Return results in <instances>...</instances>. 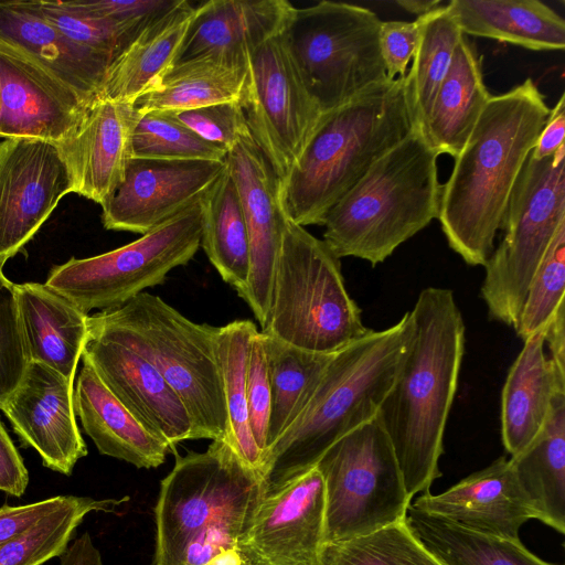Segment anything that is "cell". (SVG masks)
<instances>
[{"mask_svg": "<svg viewBox=\"0 0 565 565\" xmlns=\"http://www.w3.org/2000/svg\"><path fill=\"white\" fill-rule=\"evenodd\" d=\"M531 78L491 96L444 185L437 220L449 247L484 266L514 183L550 116Z\"/></svg>", "mask_w": 565, "mask_h": 565, "instance_id": "6da1fadb", "label": "cell"}, {"mask_svg": "<svg viewBox=\"0 0 565 565\" xmlns=\"http://www.w3.org/2000/svg\"><path fill=\"white\" fill-rule=\"evenodd\" d=\"M413 333L379 417L408 495L429 493L457 391L466 327L451 289H423L409 311Z\"/></svg>", "mask_w": 565, "mask_h": 565, "instance_id": "7a4b0ae2", "label": "cell"}, {"mask_svg": "<svg viewBox=\"0 0 565 565\" xmlns=\"http://www.w3.org/2000/svg\"><path fill=\"white\" fill-rule=\"evenodd\" d=\"M412 333L407 311L390 328L370 329L333 354L308 405L266 452L263 498L312 469L337 440L377 416Z\"/></svg>", "mask_w": 565, "mask_h": 565, "instance_id": "3957f363", "label": "cell"}, {"mask_svg": "<svg viewBox=\"0 0 565 565\" xmlns=\"http://www.w3.org/2000/svg\"><path fill=\"white\" fill-rule=\"evenodd\" d=\"M413 129L404 77L386 79L322 114L280 181L285 216L303 227L323 225L334 204Z\"/></svg>", "mask_w": 565, "mask_h": 565, "instance_id": "277c9868", "label": "cell"}, {"mask_svg": "<svg viewBox=\"0 0 565 565\" xmlns=\"http://www.w3.org/2000/svg\"><path fill=\"white\" fill-rule=\"evenodd\" d=\"M438 154L414 128L329 211L323 241L338 258L373 266L438 217Z\"/></svg>", "mask_w": 565, "mask_h": 565, "instance_id": "5b68a950", "label": "cell"}, {"mask_svg": "<svg viewBox=\"0 0 565 565\" xmlns=\"http://www.w3.org/2000/svg\"><path fill=\"white\" fill-rule=\"evenodd\" d=\"M88 328L147 360L184 403L193 439L225 440L228 418L216 354L217 327L196 323L159 296L88 316Z\"/></svg>", "mask_w": 565, "mask_h": 565, "instance_id": "8992f818", "label": "cell"}, {"mask_svg": "<svg viewBox=\"0 0 565 565\" xmlns=\"http://www.w3.org/2000/svg\"><path fill=\"white\" fill-rule=\"evenodd\" d=\"M338 258L323 239L286 217L269 308L260 332L307 351L334 354L369 332Z\"/></svg>", "mask_w": 565, "mask_h": 565, "instance_id": "52a82bcc", "label": "cell"}, {"mask_svg": "<svg viewBox=\"0 0 565 565\" xmlns=\"http://www.w3.org/2000/svg\"><path fill=\"white\" fill-rule=\"evenodd\" d=\"M381 24L373 11L350 3L324 0L294 8L284 36L322 114L388 79L380 50Z\"/></svg>", "mask_w": 565, "mask_h": 565, "instance_id": "ba28073f", "label": "cell"}, {"mask_svg": "<svg viewBox=\"0 0 565 565\" xmlns=\"http://www.w3.org/2000/svg\"><path fill=\"white\" fill-rule=\"evenodd\" d=\"M565 223V146L527 157L512 189L504 236L484 264L481 297L489 318L515 329L529 288L558 227Z\"/></svg>", "mask_w": 565, "mask_h": 565, "instance_id": "9c48e42d", "label": "cell"}, {"mask_svg": "<svg viewBox=\"0 0 565 565\" xmlns=\"http://www.w3.org/2000/svg\"><path fill=\"white\" fill-rule=\"evenodd\" d=\"M258 471L224 440L203 452L175 454L156 505L154 565H179L188 544L205 530L255 516L262 500Z\"/></svg>", "mask_w": 565, "mask_h": 565, "instance_id": "30bf717a", "label": "cell"}, {"mask_svg": "<svg viewBox=\"0 0 565 565\" xmlns=\"http://www.w3.org/2000/svg\"><path fill=\"white\" fill-rule=\"evenodd\" d=\"M315 467L324 483V544L406 519L412 498L379 414L337 440Z\"/></svg>", "mask_w": 565, "mask_h": 565, "instance_id": "8fae6325", "label": "cell"}, {"mask_svg": "<svg viewBox=\"0 0 565 565\" xmlns=\"http://www.w3.org/2000/svg\"><path fill=\"white\" fill-rule=\"evenodd\" d=\"M199 200L136 241L87 258L54 266L45 286L88 315L111 310L162 285L168 274L186 265L201 247Z\"/></svg>", "mask_w": 565, "mask_h": 565, "instance_id": "7c38bea8", "label": "cell"}, {"mask_svg": "<svg viewBox=\"0 0 565 565\" xmlns=\"http://www.w3.org/2000/svg\"><path fill=\"white\" fill-rule=\"evenodd\" d=\"M238 102L252 138L281 181L322 116L299 75L284 30L248 53Z\"/></svg>", "mask_w": 565, "mask_h": 565, "instance_id": "4fadbf2b", "label": "cell"}, {"mask_svg": "<svg viewBox=\"0 0 565 565\" xmlns=\"http://www.w3.org/2000/svg\"><path fill=\"white\" fill-rule=\"evenodd\" d=\"M71 192L54 142L23 137L0 142V270Z\"/></svg>", "mask_w": 565, "mask_h": 565, "instance_id": "5bb4252c", "label": "cell"}, {"mask_svg": "<svg viewBox=\"0 0 565 565\" xmlns=\"http://www.w3.org/2000/svg\"><path fill=\"white\" fill-rule=\"evenodd\" d=\"M224 168L225 161L131 158L102 205L103 225L143 235L196 202Z\"/></svg>", "mask_w": 565, "mask_h": 565, "instance_id": "9a60e30c", "label": "cell"}, {"mask_svg": "<svg viewBox=\"0 0 565 565\" xmlns=\"http://www.w3.org/2000/svg\"><path fill=\"white\" fill-rule=\"evenodd\" d=\"M225 163L238 190L249 241V279L242 298L263 327L286 221L280 180L249 131L227 152Z\"/></svg>", "mask_w": 565, "mask_h": 565, "instance_id": "2e32d148", "label": "cell"}, {"mask_svg": "<svg viewBox=\"0 0 565 565\" xmlns=\"http://www.w3.org/2000/svg\"><path fill=\"white\" fill-rule=\"evenodd\" d=\"M73 384L56 370L31 361L1 408L21 443L33 448L46 468L65 476L87 455L76 423Z\"/></svg>", "mask_w": 565, "mask_h": 565, "instance_id": "e0dca14e", "label": "cell"}, {"mask_svg": "<svg viewBox=\"0 0 565 565\" xmlns=\"http://www.w3.org/2000/svg\"><path fill=\"white\" fill-rule=\"evenodd\" d=\"M82 360L113 395L154 436L175 452L192 440L189 412L166 380L139 353L88 328Z\"/></svg>", "mask_w": 565, "mask_h": 565, "instance_id": "ac0fdd59", "label": "cell"}, {"mask_svg": "<svg viewBox=\"0 0 565 565\" xmlns=\"http://www.w3.org/2000/svg\"><path fill=\"white\" fill-rule=\"evenodd\" d=\"M324 483L313 467L262 498L247 537L256 565H321Z\"/></svg>", "mask_w": 565, "mask_h": 565, "instance_id": "d6986e66", "label": "cell"}, {"mask_svg": "<svg viewBox=\"0 0 565 565\" xmlns=\"http://www.w3.org/2000/svg\"><path fill=\"white\" fill-rule=\"evenodd\" d=\"M134 105L105 98L93 100L76 126L56 147L72 192L103 205L122 182L132 158Z\"/></svg>", "mask_w": 565, "mask_h": 565, "instance_id": "ffe728a7", "label": "cell"}, {"mask_svg": "<svg viewBox=\"0 0 565 565\" xmlns=\"http://www.w3.org/2000/svg\"><path fill=\"white\" fill-rule=\"evenodd\" d=\"M87 106L24 53L0 42V137L56 143Z\"/></svg>", "mask_w": 565, "mask_h": 565, "instance_id": "44dd1931", "label": "cell"}, {"mask_svg": "<svg viewBox=\"0 0 565 565\" xmlns=\"http://www.w3.org/2000/svg\"><path fill=\"white\" fill-rule=\"evenodd\" d=\"M411 505L468 531L512 541H521V526L533 519L504 456L439 494L417 497Z\"/></svg>", "mask_w": 565, "mask_h": 565, "instance_id": "7402d4cb", "label": "cell"}, {"mask_svg": "<svg viewBox=\"0 0 565 565\" xmlns=\"http://www.w3.org/2000/svg\"><path fill=\"white\" fill-rule=\"evenodd\" d=\"M0 42L24 53L87 105L98 97L113 63L63 34L43 15L38 0L0 1Z\"/></svg>", "mask_w": 565, "mask_h": 565, "instance_id": "603a6c76", "label": "cell"}, {"mask_svg": "<svg viewBox=\"0 0 565 565\" xmlns=\"http://www.w3.org/2000/svg\"><path fill=\"white\" fill-rule=\"evenodd\" d=\"M286 0H210L194 15L173 62L212 56L246 66L248 53L281 32L294 10Z\"/></svg>", "mask_w": 565, "mask_h": 565, "instance_id": "cb8c5ba5", "label": "cell"}, {"mask_svg": "<svg viewBox=\"0 0 565 565\" xmlns=\"http://www.w3.org/2000/svg\"><path fill=\"white\" fill-rule=\"evenodd\" d=\"M544 329L524 340L501 394V437L511 457L525 449L543 428L554 396L565 392V373L544 351Z\"/></svg>", "mask_w": 565, "mask_h": 565, "instance_id": "d4e9b609", "label": "cell"}, {"mask_svg": "<svg viewBox=\"0 0 565 565\" xmlns=\"http://www.w3.org/2000/svg\"><path fill=\"white\" fill-rule=\"evenodd\" d=\"M75 415L102 455L137 468H157L171 451L104 385L85 361L73 394Z\"/></svg>", "mask_w": 565, "mask_h": 565, "instance_id": "484cf974", "label": "cell"}, {"mask_svg": "<svg viewBox=\"0 0 565 565\" xmlns=\"http://www.w3.org/2000/svg\"><path fill=\"white\" fill-rule=\"evenodd\" d=\"M30 362L74 381L88 335V316L45 284H14Z\"/></svg>", "mask_w": 565, "mask_h": 565, "instance_id": "4316f807", "label": "cell"}, {"mask_svg": "<svg viewBox=\"0 0 565 565\" xmlns=\"http://www.w3.org/2000/svg\"><path fill=\"white\" fill-rule=\"evenodd\" d=\"M490 97L483 82L481 57L463 35L422 129L429 147L438 156L446 153L456 158Z\"/></svg>", "mask_w": 565, "mask_h": 565, "instance_id": "83f0119b", "label": "cell"}, {"mask_svg": "<svg viewBox=\"0 0 565 565\" xmlns=\"http://www.w3.org/2000/svg\"><path fill=\"white\" fill-rule=\"evenodd\" d=\"M195 8L179 3L150 22L109 66L97 98L134 102L173 64Z\"/></svg>", "mask_w": 565, "mask_h": 565, "instance_id": "f1b7e54d", "label": "cell"}, {"mask_svg": "<svg viewBox=\"0 0 565 565\" xmlns=\"http://www.w3.org/2000/svg\"><path fill=\"white\" fill-rule=\"evenodd\" d=\"M448 8L465 35L533 51L563 50L565 21L537 0H452Z\"/></svg>", "mask_w": 565, "mask_h": 565, "instance_id": "f546056e", "label": "cell"}, {"mask_svg": "<svg viewBox=\"0 0 565 565\" xmlns=\"http://www.w3.org/2000/svg\"><path fill=\"white\" fill-rule=\"evenodd\" d=\"M533 519L565 533V392L557 393L536 437L511 457Z\"/></svg>", "mask_w": 565, "mask_h": 565, "instance_id": "4dcf8cb0", "label": "cell"}, {"mask_svg": "<svg viewBox=\"0 0 565 565\" xmlns=\"http://www.w3.org/2000/svg\"><path fill=\"white\" fill-rule=\"evenodd\" d=\"M199 203L201 247L221 278L242 298L249 279V241L238 190L226 163Z\"/></svg>", "mask_w": 565, "mask_h": 565, "instance_id": "1f68e13d", "label": "cell"}, {"mask_svg": "<svg viewBox=\"0 0 565 565\" xmlns=\"http://www.w3.org/2000/svg\"><path fill=\"white\" fill-rule=\"evenodd\" d=\"M246 66L202 56L172 64L134 102L139 113L174 111L239 100Z\"/></svg>", "mask_w": 565, "mask_h": 565, "instance_id": "d6a6232c", "label": "cell"}, {"mask_svg": "<svg viewBox=\"0 0 565 565\" xmlns=\"http://www.w3.org/2000/svg\"><path fill=\"white\" fill-rule=\"evenodd\" d=\"M262 337L271 392L268 451L308 405L333 354L296 348L264 333Z\"/></svg>", "mask_w": 565, "mask_h": 565, "instance_id": "836d02e7", "label": "cell"}, {"mask_svg": "<svg viewBox=\"0 0 565 565\" xmlns=\"http://www.w3.org/2000/svg\"><path fill=\"white\" fill-rule=\"evenodd\" d=\"M406 522L444 565H555L534 555L521 541L471 532L412 505Z\"/></svg>", "mask_w": 565, "mask_h": 565, "instance_id": "e575fe53", "label": "cell"}, {"mask_svg": "<svg viewBox=\"0 0 565 565\" xmlns=\"http://www.w3.org/2000/svg\"><path fill=\"white\" fill-rule=\"evenodd\" d=\"M416 23L418 40L404 86L414 128L422 131L455 49L465 34L448 6L418 17Z\"/></svg>", "mask_w": 565, "mask_h": 565, "instance_id": "d590c367", "label": "cell"}, {"mask_svg": "<svg viewBox=\"0 0 565 565\" xmlns=\"http://www.w3.org/2000/svg\"><path fill=\"white\" fill-rule=\"evenodd\" d=\"M256 330L252 320H234L217 327L215 342L228 418L224 441L259 473L264 457L250 431L246 396L248 354Z\"/></svg>", "mask_w": 565, "mask_h": 565, "instance_id": "8d00e7d4", "label": "cell"}, {"mask_svg": "<svg viewBox=\"0 0 565 565\" xmlns=\"http://www.w3.org/2000/svg\"><path fill=\"white\" fill-rule=\"evenodd\" d=\"M124 499L96 500L70 495L58 509L52 511L31 529L0 547V565H43L61 556L77 526L93 511L111 512L127 501Z\"/></svg>", "mask_w": 565, "mask_h": 565, "instance_id": "74e56055", "label": "cell"}, {"mask_svg": "<svg viewBox=\"0 0 565 565\" xmlns=\"http://www.w3.org/2000/svg\"><path fill=\"white\" fill-rule=\"evenodd\" d=\"M321 565H444L406 519L350 541L324 544Z\"/></svg>", "mask_w": 565, "mask_h": 565, "instance_id": "f35d334b", "label": "cell"}, {"mask_svg": "<svg viewBox=\"0 0 565 565\" xmlns=\"http://www.w3.org/2000/svg\"><path fill=\"white\" fill-rule=\"evenodd\" d=\"M226 156L225 149L202 139L164 111L138 116L132 132V158L224 162Z\"/></svg>", "mask_w": 565, "mask_h": 565, "instance_id": "ab89813d", "label": "cell"}, {"mask_svg": "<svg viewBox=\"0 0 565 565\" xmlns=\"http://www.w3.org/2000/svg\"><path fill=\"white\" fill-rule=\"evenodd\" d=\"M565 290V223L554 235L529 285L515 331L522 340L543 330L563 305Z\"/></svg>", "mask_w": 565, "mask_h": 565, "instance_id": "60d3db41", "label": "cell"}, {"mask_svg": "<svg viewBox=\"0 0 565 565\" xmlns=\"http://www.w3.org/2000/svg\"><path fill=\"white\" fill-rule=\"evenodd\" d=\"M43 15L73 42L114 62L143 30L117 24L79 8L75 1H39Z\"/></svg>", "mask_w": 565, "mask_h": 565, "instance_id": "b9f144b4", "label": "cell"}, {"mask_svg": "<svg viewBox=\"0 0 565 565\" xmlns=\"http://www.w3.org/2000/svg\"><path fill=\"white\" fill-rule=\"evenodd\" d=\"M29 363L14 284L0 270V409L20 385Z\"/></svg>", "mask_w": 565, "mask_h": 565, "instance_id": "7bdbcfd3", "label": "cell"}, {"mask_svg": "<svg viewBox=\"0 0 565 565\" xmlns=\"http://www.w3.org/2000/svg\"><path fill=\"white\" fill-rule=\"evenodd\" d=\"M164 113L227 152L241 136L249 131L238 100Z\"/></svg>", "mask_w": 565, "mask_h": 565, "instance_id": "ee69618b", "label": "cell"}, {"mask_svg": "<svg viewBox=\"0 0 565 565\" xmlns=\"http://www.w3.org/2000/svg\"><path fill=\"white\" fill-rule=\"evenodd\" d=\"M246 396L250 431L265 459L271 392L266 351L260 330L255 331L250 342L246 375Z\"/></svg>", "mask_w": 565, "mask_h": 565, "instance_id": "f6af8a7d", "label": "cell"}, {"mask_svg": "<svg viewBox=\"0 0 565 565\" xmlns=\"http://www.w3.org/2000/svg\"><path fill=\"white\" fill-rule=\"evenodd\" d=\"M180 0H75L85 11L117 24L145 29L154 19L169 11Z\"/></svg>", "mask_w": 565, "mask_h": 565, "instance_id": "bcb514c9", "label": "cell"}, {"mask_svg": "<svg viewBox=\"0 0 565 565\" xmlns=\"http://www.w3.org/2000/svg\"><path fill=\"white\" fill-rule=\"evenodd\" d=\"M418 40L416 21H386L380 29V50L388 79L402 78L407 73Z\"/></svg>", "mask_w": 565, "mask_h": 565, "instance_id": "7dc6e473", "label": "cell"}, {"mask_svg": "<svg viewBox=\"0 0 565 565\" xmlns=\"http://www.w3.org/2000/svg\"><path fill=\"white\" fill-rule=\"evenodd\" d=\"M70 495H56L42 501L0 508V547L23 534L42 518L62 507Z\"/></svg>", "mask_w": 565, "mask_h": 565, "instance_id": "c3c4849f", "label": "cell"}, {"mask_svg": "<svg viewBox=\"0 0 565 565\" xmlns=\"http://www.w3.org/2000/svg\"><path fill=\"white\" fill-rule=\"evenodd\" d=\"M28 484V469L0 422V491L19 498L23 495Z\"/></svg>", "mask_w": 565, "mask_h": 565, "instance_id": "681fc988", "label": "cell"}, {"mask_svg": "<svg viewBox=\"0 0 565 565\" xmlns=\"http://www.w3.org/2000/svg\"><path fill=\"white\" fill-rule=\"evenodd\" d=\"M565 135V96L562 94L532 150L535 159H544L553 156L563 145Z\"/></svg>", "mask_w": 565, "mask_h": 565, "instance_id": "f907efd6", "label": "cell"}, {"mask_svg": "<svg viewBox=\"0 0 565 565\" xmlns=\"http://www.w3.org/2000/svg\"><path fill=\"white\" fill-rule=\"evenodd\" d=\"M544 342L555 367L565 373V302L552 316L544 328Z\"/></svg>", "mask_w": 565, "mask_h": 565, "instance_id": "816d5d0a", "label": "cell"}, {"mask_svg": "<svg viewBox=\"0 0 565 565\" xmlns=\"http://www.w3.org/2000/svg\"><path fill=\"white\" fill-rule=\"evenodd\" d=\"M60 565H103L100 552L88 532H84L60 556Z\"/></svg>", "mask_w": 565, "mask_h": 565, "instance_id": "f5cc1de1", "label": "cell"}, {"mask_svg": "<svg viewBox=\"0 0 565 565\" xmlns=\"http://www.w3.org/2000/svg\"><path fill=\"white\" fill-rule=\"evenodd\" d=\"M396 4L405 11L422 17L439 7V0H397Z\"/></svg>", "mask_w": 565, "mask_h": 565, "instance_id": "db71d44e", "label": "cell"}]
</instances>
